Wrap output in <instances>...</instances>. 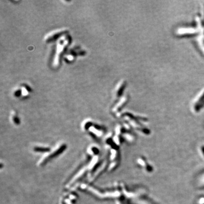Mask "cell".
Masks as SVG:
<instances>
[{"instance_id": "1", "label": "cell", "mask_w": 204, "mask_h": 204, "mask_svg": "<svg viewBox=\"0 0 204 204\" xmlns=\"http://www.w3.org/2000/svg\"><path fill=\"white\" fill-rule=\"evenodd\" d=\"M204 102V90L203 91H201L200 92V94H199V95L196 97L194 102H193V105H194V108H195V109H197V108L201 107L202 105L201 103Z\"/></svg>"}, {"instance_id": "2", "label": "cell", "mask_w": 204, "mask_h": 204, "mask_svg": "<svg viewBox=\"0 0 204 204\" xmlns=\"http://www.w3.org/2000/svg\"><path fill=\"white\" fill-rule=\"evenodd\" d=\"M197 32V30L195 28H180L179 29L178 33L180 35L184 34H192Z\"/></svg>"}]
</instances>
